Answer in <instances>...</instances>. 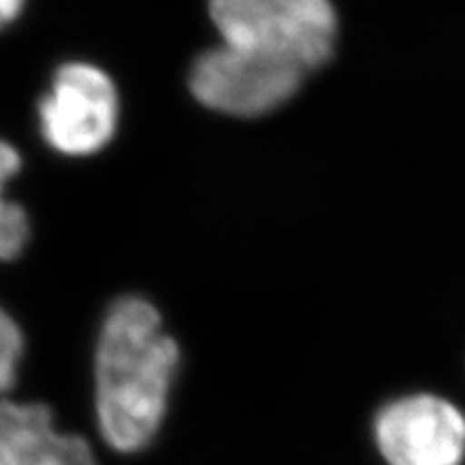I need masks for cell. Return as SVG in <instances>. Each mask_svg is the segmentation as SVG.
Instances as JSON below:
<instances>
[{
    "label": "cell",
    "instance_id": "obj_1",
    "mask_svg": "<svg viewBox=\"0 0 465 465\" xmlns=\"http://www.w3.org/2000/svg\"><path fill=\"white\" fill-rule=\"evenodd\" d=\"M182 349L149 300L125 295L108 308L93 360L95 422L108 449L134 455L160 433Z\"/></svg>",
    "mask_w": 465,
    "mask_h": 465
},
{
    "label": "cell",
    "instance_id": "obj_2",
    "mask_svg": "<svg viewBox=\"0 0 465 465\" xmlns=\"http://www.w3.org/2000/svg\"><path fill=\"white\" fill-rule=\"evenodd\" d=\"M223 44L308 78L334 54L339 20L330 0H209Z\"/></svg>",
    "mask_w": 465,
    "mask_h": 465
},
{
    "label": "cell",
    "instance_id": "obj_3",
    "mask_svg": "<svg viewBox=\"0 0 465 465\" xmlns=\"http://www.w3.org/2000/svg\"><path fill=\"white\" fill-rule=\"evenodd\" d=\"M119 93L106 72L89 63H67L39 102V130L63 155H93L113 141Z\"/></svg>",
    "mask_w": 465,
    "mask_h": 465
},
{
    "label": "cell",
    "instance_id": "obj_4",
    "mask_svg": "<svg viewBox=\"0 0 465 465\" xmlns=\"http://www.w3.org/2000/svg\"><path fill=\"white\" fill-rule=\"evenodd\" d=\"M304 80V75L287 67L220 42L194 61L190 89L203 106L250 119L287 104Z\"/></svg>",
    "mask_w": 465,
    "mask_h": 465
},
{
    "label": "cell",
    "instance_id": "obj_5",
    "mask_svg": "<svg viewBox=\"0 0 465 465\" xmlns=\"http://www.w3.org/2000/svg\"><path fill=\"white\" fill-rule=\"evenodd\" d=\"M375 441L388 465H461L465 416L435 394H410L375 418Z\"/></svg>",
    "mask_w": 465,
    "mask_h": 465
},
{
    "label": "cell",
    "instance_id": "obj_6",
    "mask_svg": "<svg viewBox=\"0 0 465 465\" xmlns=\"http://www.w3.org/2000/svg\"><path fill=\"white\" fill-rule=\"evenodd\" d=\"M0 465H97L83 435L63 433L44 403L0 399Z\"/></svg>",
    "mask_w": 465,
    "mask_h": 465
},
{
    "label": "cell",
    "instance_id": "obj_7",
    "mask_svg": "<svg viewBox=\"0 0 465 465\" xmlns=\"http://www.w3.org/2000/svg\"><path fill=\"white\" fill-rule=\"evenodd\" d=\"M22 155L7 141H0V261L15 259L31 237V220L15 201L5 196L9 179L20 173Z\"/></svg>",
    "mask_w": 465,
    "mask_h": 465
},
{
    "label": "cell",
    "instance_id": "obj_8",
    "mask_svg": "<svg viewBox=\"0 0 465 465\" xmlns=\"http://www.w3.org/2000/svg\"><path fill=\"white\" fill-rule=\"evenodd\" d=\"M22 356H25V336L20 325L5 308H0V399H7L14 391Z\"/></svg>",
    "mask_w": 465,
    "mask_h": 465
},
{
    "label": "cell",
    "instance_id": "obj_9",
    "mask_svg": "<svg viewBox=\"0 0 465 465\" xmlns=\"http://www.w3.org/2000/svg\"><path fill=\"white\" fill-rule=\"evenodd\" d=\"M26 0H0V28H5L22 14Z\"/></svg>",
    "mask_w": 465,
    "mask_h": 465
}]
</instances>
